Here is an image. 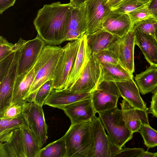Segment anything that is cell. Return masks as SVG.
Segmentation results:
<instances>
[{"label": "cell", "instance_id": "obj_1", "mask_svg": "<svg viewBox=\"0 0 157 157\" xmlns=\"http://www.w3.org/2000/svg\"><path fill=\"white\" fill-rule=\"evenodd\" d=\"M69 3L46 4L37 12L33 24L38 35L47 45H56L65 41L71 11Z\"/></svg>", "mask_w": 157, "mask_h": 157}, {"label": "cell", "instance_id": "obj_2", "mask_svg": "<svg viewBox=\"0 0 157 157\" xmlns=\"http://www.w3.org/2000/svg\"><path fill=\"white\" fill-rule=\"evenodd\" d=\"M26 40L20 38L13 51L0 60V113L12 102L21 50Z\"/></svg>", "mask_w": 157, "mask_h": 157}, {"label": "cell", "instance_id": "obj_3", "mask_svg": "<svg viewBox=\"0 0 157 157\" xmlns=\"http://www.w3.org/2000/svg\"><path fill=\"white\" fill-rule=\"evenodd\" d=\"M64 136L67 149L66 157H94L91 120L71 124Z\"/></svg>", "mask_w": 157, "mask_h": 157}, {"label": "cell", "instance_id": "obj_4", "mask_svg": "<svg viewBox=\"0 0 157 157\" xmlns=\"http://www.w3.org/2000/svg\"><path fill=\"white\" fill-rule=\"evenodd\" d=\"M63 50L61 46L46 45L43 48L34 67L35 76L28 95V102H33L39 89L52 79Z\"/></svg>", "mask_w": 157, "mask_h": 157}, {"label": "cell", "instance_id": "obj_5", "mask_svg": "<svg viewBox=\"0 0 157 157\" xmlns=\"http://www.w3.org/2000/svg\"><path fill=\"white\" fill-rule=\"evenodd\" d=\"M98 113L109 138L114 145L121 148L132 139L133 133L124 121L121 109L117 107Z\"/></svg>", "mask_w": 157, "mask_h": 157}, {"label": "cell", "instance_id": "obj_6", "mask_svg": "<svg viewBox=\"0 0 157 157\" xmlns=\"http://www.w3.org/2000/svg\"><path fill=\"white\" fill-rule=\"evenodd\" d=\"M81 39L69 42L63 48L52 79L53 89L62 90L66 86L79 49Z\"/></svg>", "mask_w": 157, "mask_h": 157}, {"label": "cell", "instance_id": "obj_7", "mask_svg": "<svg viewBox=\"0 0 157 157\" xmlns=\"http://www.w3.org/2000/svg\"><path fill=\"white\" fill-rule=\"evenodd\" d=\"M102 81L101 64L93 55L78 78L69 90L76 93H91Z\"/></svg>", "mask_w": 157, "mask_h": 157}, {"label": "cell", "instance_id": "obj_8", "mask_svg": "<svg viewBox=\"0 0 157 157\" xmlns=\"http://www.w3.org/2000/svg\"><path fill=\"white\" fill-rule=\"evenodd\" d=\"M120 96L115 82L103 81L92 92L91 99L95 111L99 113L117 107Z\"/></svg>", "mask_w": 157, "mask_h": 157}, {"label": "cell", "instance_id": "obj_9", "mask_svg": "<svg viewBox=\"0 0 157 157\" xmlns=\"http://www.w3.org/2000/svg\"><path fill=\"white\" fill-rule=\"evenodd\" d=\"M22 113L26 119L27 126L34 134L41 147L48 138V127L42 106L34 102L25 103Z\"/></svg>", "mask_w": 157, "mask_h": 157}, {"label": "cell", "instance_id": "obj_10", "mask_svg": "<svg viewBox=\"0 0 157 157\" xmlns=\"http://www.w3.org/2000/svg\"><path fill=\"white\" fill-rule=\"evenodd\" d=\"M135 37L134 30L132 27L126 35L122 37H118L108 48L117 56L120 63L132 75L135 71Z\"/></svg>", "mask_w": 157, "mask_h": 157}, {"label": "cell", "instance_id": "obj_11", "mask_svg": "<svg viewBox=\"0 0 157 157\" xmlns=\"http://www.w3.org/2000/svg\"><path fill=\"white\" fill-rule=\"evenodd\" d=\"M91 121L94 148V157H114L121 148L110 140L99 117L94 116Z\"/></svg>", "mask_w": 157, "mask_h": 157}, {"label": "cell", "instance_id": "obj_12", "mask_svg": "<svg viewBox=\"0 0 157 157\" xmlns=\"http://www.w3.org/2000/svg\"><path fill=\"white\" fill-rule=\"evenodd\" d=\"M87 30L85 34L103 29L104 20L111 10L108 0H88L85 3Z\"/></svg>", "mask_w": 157, "mask_h": 157}, {"label": "cell", "instance_id": "obj_13", "mask_svg": "<svg viewBox=\"0 0 157 157\" xmlns=\"http://www.w3.org/2000/svg\"><path fill=\"white\" fill-rule=\"evenodd\" d=\"M46 45L38 34L34 39L26 40L21 50L17 76L34 68L42 51Z\"/></svg>", "mask_w": 157, "mask_h": 157}, {"label": "cell", "instance_id": "obj_14", "mask_svg": "<svg viewBox=\"0 0 157 157\" xmlns=\"http://www.w3.org/2000/svg\"><path fill=\"white\" fill-rule=\"evenodd\" d=\"M62 110L70 119L71 124L91 120L97 113L91 97L68 105Z\"/></svg>", "mask_w": 157, "mask_h": 157}, {"label": "cell", "instance_id": "obj_15", "mask_svg": "<svg viewBox=\"0 0 157 157\" xmlns=\"http://www.w3.org/2000/svg\"><path fill=\"white\" fill-rule=\"evenodd\" d=\"M0 157H25L21 127L0 140Z\"/></svg>", "mask_w": 157, "mask_h": 157}, {"label": "cell", "instance_id": "obj_16", "mask_svg": "<svg viewBox=\"0 0 157 157\" xmlns=\"http://www.w3.org/2000/svg\"><path fill=\"white\" fill-rule=\"evenodd\" d=\"M132 23L128 13L115 12L112 10L105 17L103 29L119 37L126 35L131 29Z\"/></svg>", "mask_w": 157, "mask_h": 157}, {"label": "cell", "instance_id": "obj_17", "mask_svg": "<svg viewBox=\"0 0 157 157\" xmlns=\"http://www.w3.org/2000/svg\"><path fill=\"white\" fill-rule=\"evenodd\" d=\"M91 93H76L67 89H52L44 105L62 109L66 106L91 97Z\"/></svg>", "mask_w": 157, "mask_h": 157}, {"label": "cell", "instance_id": "obj_18", "mask_svg": "<svg viewBox=\"0 0 157 157\" xmlns=\"http://www.w3.org/2000/svg\"><path fill=\"white\" fill-rule=\"evenodd\" d=\"M120 104L124 121L133 133L139 132L142 123L149 124L147 111L133 107L124 99Z\"/></svg>", "mask_w": 157, "mask_h": 157}, {"label": "cell", "instance_id": "obj_19", "mask_svg": "<svg viewBox=\"0 0 157 157\" xmlns=\"http://www.w3.org/2000/svg\"><path fill=\"white\" fill-rule=\"evenodd\" d=\"M121 96L133 107L147 111L148 109L140 94L133 78L124 81L115 82Z\"/></svg>", "mask_w": 157, "mask_h": 157}, {"label": "cell", "instance_id": "obj_20", "mask_svg": "<svg viewBox=\"0 0 157 157\" xmlns=\"http://www.w3.org/2000/svg\"><path fill=\"white\" fill-rule=\"evenodd\" d=\"M135 43L150 65L157 66V41L154 36L134 29Z\"/></svg>", "mask_w": 157, "mask_h": 157}, {"label": "cell", "instance_id": "obj_21", "mask_svg": "<svg viewBox=\"0 0 157 157\" xmlns=\"http://www.w3.org/2000/svg\"><path fill=\"white\" fill-rule=\"evenodd\" d=\"M91 56L87 47L86 36L85 34L81 39L79 49L64 89H70L82 73Z\"/></svg>", "mask_w": 157, "mask_h": 157}, {"label": "cell", "instance_id": "obj_22", "mask_svg": "<svg viewBox=\"0 0 157 157\" xmlns=\"http://www.w3.org/2000/svg\"><path fill=\"white\" fill-rule=\"evenodd\" d=\"M86 34L87 47L91 56L107 49L118 37L103 29Z\"/></svg>", "mask_w": 157, "mask_h": 157}, {"label": "cell", "instance_id": "obj_23", "mask_svg": "<svg viewBox=\"0 0 157 157\" xmlns=\"http://www.w3.org/2000/svg\"><path fill=\"white\" fill-rule=\"evenodd\" d=\"M34 68L28 72L17 76L15 81L12 103L24 104L35 78Z\"/></svg>", "mask_w": 157, "mask_h": 157}, {"label": "cell", "instance_id": "obj_24", "mask_svg": "<svg viewBox=\"0 0 157 157\" xmlns=\"http://www.w3.org/2000/svg\"><path fill=\"white\" fill-rule=\"evenodd\" d=\"M140 93L145 95L152 92L157 88V66L150 65L134 77Z\"/></svg>", "mask_w": 157, "mask_h": 157}, {"label": "cell", "instance_id": "obj_25", "mask_svg": "<svg viewBox=\"0 0 157 157\" xmlns=\"http://www.w3.org/2000/svg\"><path fill=\"white\" fill-rule=\"evenodd\" d=\"M103 81L114 82L124 81L133 78V75L119 63L117 64L101 63Z\"/></svg>", "mask_w": 157, "mask_h": 157}, {"label": "cell", "instance_id": "obj_26", "mask_svg": "<svg viewBox=\"0 0 157 157\" xmlns=\"http://www.w3.org/2000/svg\"><path fill=\"white\" fill-rule=\"evenodd\" d=\"M87 30L86 12L85 4L79 8L72 9L70 15L67 31H76L82 35Z\"/></svg>", "mask_w": 157, "mask_h": 157}, {"label": "cell", "instance_id": "obj_27", "mask_svg": "<svg viewBox=\"0 0 157 157\" xmlns=\"http://www.w3.org/2000/svg\"><path fill=\"white\" fill-rule=\"evenodd\" d=\"M66 146L64 136L41 148L36 157H66Z\"/></svg>", "mask_w": 157, "mask_h": 157}, {"label": "cell", "instance_id": "obj_28", "mask_svg": "<svg viewBox=\"0 0 157 157\" xmlns=\"http://www.w3.org/2000/svg\"><path fill=\"white\" fill-rule=\"evenodd\" d=\"M21 128L23 132L25 157H36L42 147L40 143L27 125Z\"/></svg>", "mask_w": 157, "mask_h": 157}, {"label": "cell", "instance_id": "obj_29", "mask_svg": "<svg viewBox=\"0 0 157 157\" xmlns=\"http://www.w3.org/2000/svg\"><path fill=\"white\" fill-rule=\"evenodd\" d=\"M0 119V140L14 130L27 125L26 119L22 113L14 118Z\"/></svg>", "mask_w": 157, "mask_h": 157}, {"label": "cell", "instance_id": "obj_30", "mask_svg": "<svg viewBox=\"0 0 157 157\" xmlns=\"http://www.w3.org/2000/svg\"><path fill=\"white\" fill-rule=\"evenodd\" d=\"M152 0H122L111 7V10L116 12L128 13L136 10L148 6Z\"/></svg>", "mask_w": 157, "mask_h": 157}, {"label": "cell", "instance_id": "obj_31", "mask_svg": "<svg viewBox=\"0 0 157 157\" xmlns=\"http://www.w3.org/2000/svg\"><path fill=\"white\" fill-rule=\"evenodd\" d=\"M139 132L148 149L157 146V131L152 128L150 124L142 123Z\"/></svg>", "mask_w": 157, "mask_h": 157}, {"label": "cell", "instance_id": "obj_32", "mask_svg": "<svg viewBox=\"0 0 157 157\" xmlns=\"http://www.w3.org/2000/svg\"><path fill=\"white\" fill-rule=\"evenodd\" d=\"M132 28L155 36L157 28V19L154 17L132 23Z\"/></svg>", "mask_w": 157, "mask_h": 157}, {"label": "cell", "instance_id": "obj_33", "mask_svg": "<svg viewBox=\"0 0 157 157\" xmlns=\"http://www.w3.org/2000/svg\"><path fill=\"white\" fill-rule=\"evenodd\" d=\"M53 80H50L43 84L38 90L33 102L43 106L52 89Z\"/></svg>", "mask_w": 157, "mask_h": 157}, {"label": "cell", "instance_id": "obj_34", "mask_svg": "<svg viewBox=\"0 0 157 157\" xmlns=\"http://www.w3.org/2000/svg\"><path fill=\"white\" fill-rule=\"evenodd\" d=\"M23 105L17 103H11L0 113V118H10L20 116L22 113Z\"/></svg>", "mask_w": 157, "mask_h": 157}, {"label": "cell", "instance_id": "obj_35", "mask_svg": "<svg viewBox=\"0 0 157 157\" xmlns=\"http://www.w3.org/2000/svg\"><path fill=\"white\" fill-rule=\"evenodd\" d=\"M128 14L132 23L154 17L148 6L136 10Z\"/></svg>", "mask_w": 157, "mask_h": 157}, {"label": "cell", "instance_id": "obj_36", "mask_svg": "<svg viewBox=\"0 0 157 157\" xmlns=\"http://www.w3.org/2000/svg\"><path fill=\"white\" fill-rule=\"evenodd\" d=\"M100 63L117 64L119 63L115 55L107 48L94 55Z\"/></svg>", "mask_w": 157, "mask_h": 157}, {"label": "cell", "instance_id": "obj_37", "mask_svg": "<svg viewBox=\"0 0 157 157\" xmlns=\"http://www.w3.org/2000/svg\"><path fill=\"white\" fill-rule=\"evenodd\" d=\"M142 148H121L115 155L114 157H140L141 155L144 151Z\"/></svg>", "mask_w": 157, "mask_h": 157}, {"label": "cell", "instance_id": "obj_38", "mask_svg": "<svg viewBox=\"0 0 157 157\" xmlns=\"http://www.w3.org/2000/svg\"><path fill=\"white\" fill-rule=\"evenodd\" d=\"M15 44L9 42L2 36H0V60L9 54L13 50Z\"/></svg>", "mask_w": 157, "mask_h": 157}, {"label": "cell", "instance_id": "obj_39", "mask_svg": "<svg viewBox=\"0 0 157 157\" xmlns=\"http://www.w3.org/2000/svg\"><path fill=\"white\" fill-rule=\"evenodd\" d=\"M152 93L149 112L153 116L157 117V88Z\"/></svg>", "mask_w": 157, "mask_h": 157}, {"label": "cell", "instance_id": "obj_40", "mask_svg": "<svg viewBox=\"0 0 157 157\" xmlns=\"http://www.w3.org/2000/svg\"><path fill=\"white\" fill-rule=\"evenodd\" d=\"M16 0H0V13L13 5Z\"/></svg>", "mask_w": 157, "mask_h": 157}, {"label": "cell", "instance_id": "obj_41", "mask_svg": "<svg viewBox=\"0 0 157 157\" xmlns=\"http://www.w3.org/2000/svg\"><path fill=\"white\" fill-rule=\"evenodd\" d=\"M148 7L154 17L157 19V0H152Z\"/></svg>", "mask_w": 157, "mask_h": 157}, {"label": "cell", "instance_id": "obj_42", "mask_svg": "<svg viewBox=\"0 0 157 157\" xmlns=\"http://www.w3.org/2000/svg\"><path fill=\"white\" fill-rule=\"evenodd\" d=\"M88 0H70L71 5L74 8H79L85 4Z\"/></svg>", "mask_w": 157, "mask_h": 157}, {"label": "cell", "instance_id": "obj_43", "mask_svg": "<svg viewBox=\"0 0 157 157\" xmlns=\"http://www.w3.org/2000/svg\"><path fill=\"white\" fill-rule=\"evenodd\" d=\"M155 153L144 151L141 155L140 157H155Z\"/></svg>", "mask_w": 157, "mask_h": 157}, {"label": "cell", "instance_id": "obj_44", "mask_svg": "<svg viewBox=\"0 0 157 157\" xmlns=\"http://www.w3.org/2000/svg\"><path fill=\"white\" fill-rule=\"evenodd\" d=\"M122 0H112L109 1V3L111 7H113L116 5Z\"/></svg>", "mask_w": 157, "mask_h": 157}, {"label": "cell", "instance_id": "obj_45", "mask_svg": "<svg viewBox=\"0 0 157 157\" xmlns=\"http://www.w3.org/2000/svg\"><path fill=\"white\" fill-rule=\"evenodd\" d=\"M154 36L157 41V28L155 31Z\"/></svg>", "mask_w": 157, "mask_h": 157}, {"label": "cell", "instance_id": "obj_46", "mask_svg": "<svg viewBox=\"0 0 157 157\" xmlns=\"http://www.w3.org/2000/svg\"><path fill=\"white\" fill-rule=\"evenodd\" d=\"M155 157H157V152H155Z\"/></svg>", "mask_w": 157, "mask_h": 157}, {"label": "cell", "instance_id": "obj_47", "mask_svg": "<svg viewBox=\"0 0 157 157\" xmlns=\"http://www.w3.org/2000/svg\"><path fill=\"white\" fill-rule=\"evenodd\" d=\"M109 1H111L112 0H108Z\"/></svg>", "mask_w": 157, "mask_h": 157}]
</instances>
